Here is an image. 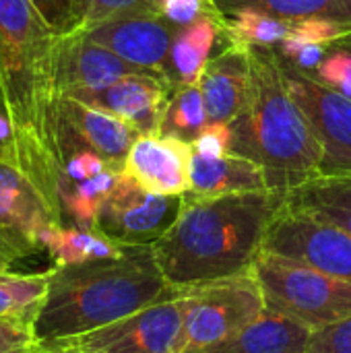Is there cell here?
<instances>
[{
  "mask_svg": "<svg viewBox=\"0 0 351 353\" xmlns=\"http://www.w3.org/2000/svg\"><path fill=\"white\" fill-rule=\"evenodd\" d=\"M58 41L60 31L31 0H0V95L12 126L10 147L27 178L64 221Z\"/></svg>",
  "mask_w": 351,
  "mask_h": 353,
  "instance_id": "cell-1",
  "label": "cell"
},
{
  "mask_svg": "<svg viewBox=\"0 0 351 353\" xmlns=\"http://www.w3.org/2000/svg\"><path fill=\"white\" fill-rule=\"evenodd\" d=\"M285 196L273 190L201 199L184 194L176 223L153 246L174 288L250 273Z\"/></svg>",
  "mask_w": 351,
  "mask_h": 353,
  "instance_id": "cell-2",
  "label": "cell"
},
{
  "mask_svg": "<svg viewBox=\"0 0 351 353\" xmlns=\"http://www.w3.org/2000/svg\"><path fill=\"white\" fill-rule=\"evenodd\" d=\"M50 290L35 323L41 343L74 339L180 296L161 273L153 246H124L120 256L50 267Z\"/></svg>",
  "mask_w": 351,
  "mask_h": 353,
  "instance_id": "cell-3",
  "label": "cell"
},
{
  "mask_svg": "<svg viewBox=\"0 0 351 353\" xmlns=\"http://www.w3.org/2000/svg\"><path fill=\"white\" fill-rule=\"evenodd\" d=\"M248 46V43H246ZM250 83L242 110L230 122L232 155L257 161L273 192L290 190L319 178L323 149L300 105L283 81L271 46H248Z\"/></svg>",
  "mask_w": 351,
  "mask_h": 353,
  "instance_id": "cell-4",
  "label": "cell"
},
{
  "mask_svg": "<svg viewBox=\"0 0 351 353\" xmlns=\"http://www.w3.org/2000/svg\"><path fill=\"white\" fill-rule=\"evenodd\" d=\"M252 275L267 308L283 312L310 331L351 319V283L335 279L304 263L261 252Z\"/></svg>",
  "mask_w": 351,
  "mask_h": 353,
  "instance_id": "cell-5",
  "label": "cell"
},
{
  "mask_svg": "<svg viewBox=\"0 0 351 353\" xmlns=\"http://www.w3.org/2000/svg\"><path fill=\"white\" fill-rule=\"evenodd\" d=\"M184 327L178 353H205L236 337L267 308L252 271L182 288Z\"/></svg>",
  "mask_w": 351,
  "mask_h": 353,
  "instance_id": "cell-6",
  "label": "cell"
},
{
  "mask_svg": "<svg viewBox=\"0 0 351 353\" xmlns=\"http://www.w3.org/2000/svg\"><path fill=\"white\" fill-rule=\"evenodd\" d=\"M66 225L27 178L10 145L0 147V271L46 252L48 236Z\"/></svg>",
  "mask_w": 351,
  "mask_h": 353,
  "instance_id": "cell-7",
  "label": "cell"
},
{
  "mask_svg": "<svg viewBox=\"0 0 351 353\" xmlns=\"http://www.w3.org/2000/svg\"><path fill=\"white\" fill-rule=\"evenodd\" d=\"M277 58L288 91L304 112L321 143L323 159L319 176L351 174V97L327 87L281 56Z\"/></svg>",
  "mask_w": 351,
  "mask_h": 353,
  "instance_id": "cell-8",
  "label": "cell"
},
{
  "mask_svg": "<svg viewBox=\"0 0 351 353\" xmlns=\"http://www.w3.org/2000/svg\"><path fill=\"white\" fill-rule=\"evenodd\" d=\"M184 194H155L124 172L106 199L95 230L124 246H155L176 223Z\"/></svg>",
  "mask_w": 351,
  "mask_h": 353,
  "instance_id": "cell-9",
  "label": "cell"
},
{
  "mask_svg": "<svg viewBox=\"0 0 351 353\" xmlns=\"http://www.w3.org/2000/svg\"><path fill=\"white\" fill-rule=\"evenodd\" d=\"M263 250L351 283L350 234L329 221L288 209L285 203L269 225Z\"/></svg>",
  "mask_w": 351,
  "mask_h": 353,
  "instance_id": "cell-10",
  "label": "cell"
},
{
  "mask_svg": "<svg viewBox=\"0 0 351 353\" xmlns=\"http://www.w3.org/2000/svg\"><path fill=\"white\" fill-rule=\"evenodd\" d=\"M184 327V294L143 308L122 321L74 339L81 353H178Z\"/></svg>",
  "mask_w": 351,
  "mask_h": 353,
  "instance_id": "cell-11",
  "label": "cell"
},
{
  "mask_svg": "<svg viewBox=\"0 0 351 353\" xmlns=\"http://www.w3.org/2000/svg\"><path fill=\"white\" fill-rule=\"evenodd\" d=\"M178 29L180 27L168 21L163 14H134L106 21L83 33L139 70L157 74L176 85L172 77L170 54Z\"/></svg>",
  "mask_w": 351,
  "mask_h": 353,
  "instance_id": "cell-12",
  "label": "cell"
},
{
  "mask_svg": "<svg viewBox=\"0 0 351 353\" xmlns=\"http://www.w3.org/2000/svg\"><path fill=\"white\" fill-rule=\"evenodd\" d=\"M174 89L176 85L157 74L134 72L103 89L72 91L64 97L106 110L132 124L141 134H157Z\"/></svg>",
  "mask_w": 351,
  "mask_h": 353,
  "instance_id": "cell-13",
  "label": "cell"
},
{
  "mask_svg": "<svg viewBox=\"0 0 351 353\" xmlns=\"http://www.w3.org/2000/svg\"><path fill=\"white\" fill-rule=\"evenodd\" d=\"M192 145L159 134H141L130 147L124 174L155 194H186Z\"/></svg>",
  "mask_w": 351,
  "mask_h": 353,
  "instance_id": "cell-14",
  "label": "cell"
},
{
  "mask_svg": "<svg viewBox=\"0 0 351 353\" xmlns=\"http://www.w3.org/2000/svg\"><path fill=\"white\" fill-rule=\"evenodd\" d=\"M143 72L85 33H60L56 81L60 97L72 91L103 89L128 74Z\"/></svg>",
  "mask_w": 351,
  "mask_h": 353,
  "instance_id": "cell-15",
  "label": "cell"
},
{
  "mask_svg": "<svg viewBox=\"0 0 351 353\" xmlns=\"http://www.w3.org/2000/svg\"><path fill=\"white\" fill-rule=\"evenodd\" d=\"M60 124L87 149L95 151L114 172L124 170L126 155L141 132L126 120L87 105L72 97H60Z\"/></svg>",
  "mask_w": 351,
  "mask_h": 353,
  "instance_id": "cell-16",
  "label": "cell"
},
{
  "mask_svg": "<svg viewBox=\"0 0 351 353\" xmlns=\"http://www.w3.org/2000/svg\"><path fill=\"white\" fill-rule=\"evenodd\" d=\"M248 83H250L248 46L240 41H232L207 62L199 79L209 122L230 124L246 101Z\"/></svg>",
  "mask_w": 351,
  "mask_h": 353,
  "instance_id": "cell-17",
  "label": "cell"
},
{
  "mask_svg": "<svg viewBox=\"0 0 351 353\" xmlns=\"http://www.w3.org/2000/svg\"><path fill=\"white\" fill-rule=\"evenodd\" d=\"M263 190H269L267 176L257 161L242 155L205 157L192 151L190 188L186 194L211 199Z\"/></svg>",
  "mask_w": 351,
  "mask_h": 353,
  "instance_id": "cell-18",
  "label": "cell"
},
{
  "mask_svg": "<svg viewBox=\"0 0 351 353\" xmlns=\"http://www.w3.org/2000/svg\"><path fill=\"white\" fill-rule=\"evenodd\" d=\"M223 21L217 14H203L186 27H180L170 54V66L176 87L197 85L207 62L215 56L213 50L232 43Z\"/></svg>",
  "mask_w": 351,
  "mask_h": 353,
  "instance_id": "cell-19",
  "label": "cell"
},
{
  "mask_svg": "<svg viewBox=\"0 0 351 353\" xmlns=\"http://www.w3.org/2000/svg\"><path fill=\"white\" fill-rule=\"evenodd\" d=\"M310 333L312 331L300 321L265 308L263 314L236 337L205 353H304Z\"/></svg>",
  "mask_w": 351,
  "mask_h": 353,
  "instance_id": "cell-20",
  "label": "cell"
},
{
  "mask_svg": "<svg viewBox=\"0 0 351 353\" xmlns=\"http://www.w3.org/2000/svg\"><path fill=\"white\" fill-rule=\"evenodd\" d=\"M285 207L329 221L351 236V174L319 176L290 190Z\"/></svg>",
  "mask_w": 351,
  "mask_h": 353,
  "instance_id": "cell-21",
  "label": "cell"
},
{
  "mask_svg": "<svg viewBox=\"0 0 351 353\" xmlns=\"http://www.w3.org/2000/svg\"><path fill=\"white\" fill-rule=\"evenodd\" d=\"M217 17L236 10H261L285 21L327 19L351 29V0H211Z\"/></svg>",
  "mask_w": 351,
  "mask_h": 353,
  "instance_id": "cell-22",
  "label": "cell"
},
{
  "mask_svg": "<svg viewBox=\"0 0 351 353\" xmlns=\"http://www.w3.org/2000/svg\"><path fill=\"white\" fill-rule=\"evenodd\" d=\"M124 244L114 242L99 230H87L79 225H58L46 242V252L52 261V267L81 265L101 259L120 256Z\"/></svg>",
  "mask_w": 351,
  "mask_h": 353,
  "instance_id": "cell-23",
  "label": "cell"
},
{
  "mask_svg": "<svg viewBox=\"0 0 351 353\" xmlns=\"http://www.w3.org/2000/svg\"><path fill=\"white\" fill-rule=\"evenodd\" d=\"M50 269L43 273L0 271V319L35 329L50 290Z\"/></svg>",
  "mask_w": 351,
  "mask_h": 353,
  "instance_id": "cell-24",
  "label": "cell"
},
{
  "mask_svg": "<svg viewBox=\"0 0 351 353\" xmlns=\"http://www.w3.org/2000/svg\"><path fill=\"white\" fill-rule=\"evenodd\" d=\"M118 180V172L106 170L103 174L81 180V182H62L60 184V203L64 221L70 225L95 230L99 211L110 196L114 184Z\"/></svg>",
  "mask_w": 351,
  "mask_h": 353,
  "instance_id": "cell-25",
  "label": "cell"
},
{
  "mask_svg": "<svg viewBox=\"0 0 351 353\" xmlns=\"http://www.w3.org/2000/svg\"><path fill=\"white\" fill-rule=\"evenodd\" d=\"M209 116L205 110L203 93L199 83L197 85H180L174 89L166 114L161 118L159 137H172L192 145L197 137L207 128Z\"/></svg>",
  "mask_w": 351,
  "mask_h": 353,
  "instance_id": "cell-26",
  "label": "cell"
},
{
  "mask_svg": "<svg viewBox=\"0 0 351 353\" xmlns=\"http://www.w3.org/2000/svg\"><path fill=\"white\" fill-rule=\"evenodd\" d=\"M134 14H161L157 0H70L68 21L62 33H83L106 21L134 17Z\"/></svg>",
  "mask_w": 351,
  "mask_h": 353,
  "instance_id": "cell-27",
  "label": "cell"
},
{
  "mask_svg": "<svg viewBox=\"0 0 351 353\" xmlns=\"http://www.w3.org/2000/svg\"><path fill=\"white\" fill-rule=\"evenodd\" d=\"M234 41L252 46H275L292 33V23L261 10H236L219 17Z\"/></svg>",
  "mask_w": 351,
  "mask_h": 353,
  "instance_id": "cell-28",
  "label": "cell"
},
{
  "mask_svg": "<svg viewBox=\"0 0 351 353\" xmlns=\"http://www.w3.org/2000/svg\"><path fill=\"white\" fill-rule=\"evenodd\" d=\"M351 29L345 25L327 21V19H304V21H294L292 23V33L271 46L275 50L277 56H292L300 46H308V43H331L343 35H348Z\"/></svg>",
  "mask_w": 351,
  "mask_h": 353,
  "instance_id": "cell-29",
  "label": "cell"
},
{
  "mask_svg": "<svg viewBox=\"0 0 351 353\" xmlns=\"http://www.w3.org/2000/svg\"><path fill=\"white\" fill-rule=\"evenodd\" d=\"M321 83L351 97V50L339 46L337 41L327 43V56L312 72Z\"/></svg>",
  "mask_w": 351,
  "mask_h": 353,
  "instance_id": "cell-30",
  "label": "cell"
},
{
  "mask_svg": "<svg viewBox=\"0 0 351 353\" xmlns=\"http://www.w3.org/2000/svg\"><path fill=\"white\" fill-rule=\"evenodd\" d=\"M304 353H351V319L312 331Z\"/></svg>",
  "mask_w": 351,
  "mask_h": 353,
  "instance_id": "cell-31",
  "label": "cell"
},
{
  "mask_svg": "<svg viewBox=\"0 0 351 353\" xmlns=\"http://www.w3.org/2000/svg\"><path fill=\"white\" fill-rule=\"evenodd\" d=\"M39 345L33 327L0 319V353H35Z\"/></svg>",
  "mask_w": 351,
  "mask_h": 353,
  "instance_id": "cell-32",
  "label": "cell"
},
{
  "mask_svg": "<svg viewBox=\"0 0 351 353\" xmlns=\"http://www.w3.org/2000/svg\"><path fill=\"white\" fill-rule=\"evenodd\" d=\"M192 151L205 157L232 155V128L225 122H209L192 143Z\"/></svg>",
  "mask_w": 351,
  "mask_h": 353,
  "instance_id": "cell-33",
  "label": "cell"
},
{
  "mask_svg": "<svg viewBox=\"0 0 351 353\" xmlns=\"http://www.w3.org/2000/svg\"><path fill=\"white\" fill-rule=\"evenodd\" d=\"M159 12L178 27H186L203 14H215L211 0H157Z\"/></svg>",
  "mask_w": 351,
  "mask_h": 353,
  "instance_id": "cell-34",
  "label": "cell"
},
{
  "mask_svg": "<svg viewBox=\"0 0 351 353\" xmlns=\"http://www.w3.org/2000/svg\"><path fill=\"white\" fill-rule=\"evenodd\" d=\"M325 56H327V43H308V46H300L292 56H288V58L281 56V58L292 62L300 70L312 74L319 68V64L323 62Z\"/></svg>",
  "mask_w": 351,
  "mask_h": 353,
  "instance_id": "cell-35",
  "label": "cell"
},
{
  "mask_svg": "<svg viewBox=\"0 0 351 353\" xmlns=\"http://www.w3.org/2000/svg\"><path fill=\"white\" fill-rule=\"evenodd\" d=\"M31 2L62 33V29L68 21V12H70V0H31Z\"/></svg>",
  "mask_w": 351,
  "mask_h": 353,
  "instance_id": "cell-36",
  "label": "cell"
},
{
  "mask_svg": "<svg viewBox=\"0 0 351 353\" xmlns=\"http://www.w3.org/2000/svg\"><path fill=\"white\" fill-rule=\"evenodd\" d=\"M12 143V126H10V118L4 105V99L0 95V147L10 145Z\"/></svg>",
  "mask_w": 351,
  "mask_h": 353,
  "instance_id": "cell-37",
  "label": "cell"
},
{
  "mask_svg": "<svg viewBox=\"0 0 351 353\" xmlns=\"http://www.w3.org/2000/svg\"><path fill=\"white\" fill-rule=\"evenodd\" d=\"M35 353H81L77 347H72L66 341H52V343H41Z\"/></svg>",
  "mask_w": 351,
  "mask_h": 353,
  "instance_id": "cell-38",
  "label": "cell"
},
{
  "mask_svg": "<svg viewBox=\"0 0 351 353\" xmlns=\"http://www.w3.org/2000/svg\"><path fill=\"white\" fill-rule=\"evenodd\" d=\"M339 46H343V48H348V50H351V31L348 33V35H343V37H339V39H335Z\"/></svg>",
  "mask_w": 351,
  "mask_h": 353,
  "instance_id": "cell-39",
  "label": "cell"
}]
</instances>
